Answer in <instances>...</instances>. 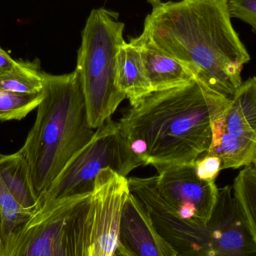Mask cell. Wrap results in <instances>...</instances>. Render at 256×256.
Segmentation results:
<instances>
[{
	"label": "cell",
	"mask_w": 256,
	"mask_h": 256,
	"mask_svg": "<svg viewBox=\"0 0 256 256\" xmlns=\"http://www.w3.org/2000/svg\"><path fill=\"white\" fill-rule=\"evenodd\" d=\"M44 70L38 58L16 60L10 70L0 74V90L18 94H37L43 92Z\"/></svg>",
	"instance_id": "obj_14"
},
{
	"label": "cell",
	"mask_w": 256,
	"mask_h": 256,
	"mask_svg": "<svg viewBox=\"0 0 256 256\" xmlns=\"http://www.w3.org/2000/svg\"><path fill=\"white\" fill-rule=\"evenodd\" d=\"M156 186L160 196L179 218L196 224H207L218 197L215 182L197 177L194 164L156 167Z\"/></svg>",
	"instance_id": "obj_9"
},
{
	"label": "cell",
	"mask_w": 256,
	"mask_h": 256,
	"mask_svg": "<svg viewBox=\"0 0 256 256\" xmlns=\"http://www.w3.org/2000/svg\"><path fill=\"white\" fill-rule=\"evenodd\" d=\"M116 85L130 106H136L154 92L140 50L131 40L126 42L118 52Z\"/></svg>",
	"instance_id": "obj_12"
},
{
	"label": "cell",
	"mask_w": 256,
	"mask_h": 256,
	"mask_svg": "<svg viewBox=\"0 0 256 256\" xmlns=\"http://www.w3.org/2000/svg\"><path fill=\"white\" fill-rule=\"evenodd\" d=\"M148 2L150 3L152 6H154L158 3L161 2V0H147Z\"/></svg>",
	"instance_id": "obj_22"
},
{
	"label": "cell",
	"mask_w": 256,
	"mask_h": 256,
	"mask_svg": "<svg viewBox=\"0 0 256 256\" xmlns=\"http://www.w3.org/2000/svg\"><path fill=\"white\" fill-rule=\"evenodd\" d=\"M228 4L232 18L250 26L256 34V0H228Z\"/></svg>",
	"instance_id": "obj_19"
},
{
	"label": "cell",
	"mask_w": 256,
	"mask_h": 256,
	"mask_svg": "<svg viewBox=\"0 0 256 256\" xmlns=\"http://www.w3.org/2000/svg\"><path fill=\"white\" fill-rule=\"evenodd\" d=\"M128 183L174 256H256V237L232 186L219 188L212 216L202 224L177 216L160 196L155 176L129 178Z\"/></svg>",
	"instance_id": "obj_4"
},
{
	"label": "cell",
	"mask_w": 256,
	"mask_h": 256,
	"mask_svg": "<svg viewBox=\"0 0 256 256\" xmlns=\"http://www.w3.org/2000/svg\"><path fill=\"white\" fill-rule=\"evenodd\" d=\"M0 177L15 200L30 212L39 208L38 198L33 189L30 168L20 150L0 156Z\"/></svg>",
	"instance_id": "obj_13"
},
{
	"label": "cell",
	"mask_w": 256,
	"mask_h": 256,
	"mask_svg": "<svg viewBox=\"0 0 256 256\" xmlns=\"http://www.w3.org/2000/svg\"><path fill=\"white\" fill-rule=\"evenodd\" d=\"M251 166L254 168V170H255L256 172V155L255 158H254V161H252V164H251Z\"/></svg>",
	"instance_id": "obj_23"
},
{
	"label": "cell",
	"mask_w": 256,
	"mask_h": 256,
	"mask_svg": "<svg viewBox=\"0 0 256 256\" xmlns=\"http://www.w3.org/2000/svg\"><path fill=\"white\" fill-rule=\"evenodd\" d=\"M43 99L32 128L20 152L39 200L74 156L96 132L88 122L78 72L54 75L44 72Z\"/></svg>",
	"instance_id": "obj_3"
},
{
	"label": "cell",
	"mask_w": 256,
	"mask_h": 256,
	"mask_svg": "<svg viewBox=\"0 0 256 256\" xmlns=\"http://www.w3.org/2000/svg\"><path fill=\"white\" fill-rule=\"evenodd\" d=\"M112 256H130L128 254L127 251L118 243V246L116 249L115 252H114Z\"/></svg>",
	"instance_id": "obj_21"
},
{
	"label": "cell",
	"mask_w": 256,
	"mask_h": 256,
	"mask_svg": "<svg viewBox=\"0 0 256 256\" xmlns=\"http://www.w3.org/2000/svg\"><path fill=\"white\" fill-rule=\"evenodd\" d=\"M32 213L15 200L3 183L0 189V255L10 236Z\"/></svg>",
	"instance_id": "obj_15"
},
{
	"label": "cell",
	"mask_w": 256,
	"mask_h": 256,
	"mask_svg": "<svg viewBox=\"0 0 256 256\" xmlns=\"http://www.w3.org/2000/svg\"><path fill=\"white\" fill-rule=\"evenodd\" d=\"M194 168L198 178L206 182H215L222 170V162L218 156L206 154L194 162Z\"/></svg>",
	"instance_id": "obj_18"
},
{
	"label": "cell",
	"mask_w": 256,
	"mask_h": 256,
	"mask_svg": "<svg viewBox=\"0 0 256 256\" xmlns=\"http://www.w3.org/2000/svg\"><path fill=\"white\" fill-rule=\"evenodd\" d=\"M228 100L196 78L152 93L130 106L118 124L144 165L194 164L210 148L212 122Z\"/></svg>",
	"instance_id": "obj_2"
},
{
	"label": "cell",
	"mask_w": 256,
	"mask_h": 256,
	"mask_svg": "<svg viewBox=\"0 0 256 256\" xmlns=\"http://www.w3.org/2000/svg\"><path fill=\"white\" fill-rule=\"evenodd\" d=\"M92 194L42 204L8 240L0 256H92Z\"/></svg>",
	"instance_id": "obj_5"
},
{
	"label": "cell",
	"mask_w": 256,
	"mask_h": 256,
	"mask_svg": "<svg viewBox=\"0 0 256 256\" xmlns=\"http://www.w3.org/2000/svg\"><path fill=\"white\" fill-rule=\"evenodd\" d=\"M16 60H14L7 51L0 46V74L10 70L16 64Z\"/></svg>",
	"instance_id": "obj_20"
},
{
	"label": "cell",
	"mask_w": 256,
	"mask_h": 256,
	"mask_svg": "<svg viewBox=\"0 0 256 256\" xmlns=\"http://www.w3.org/2000/svg\"><path fill=\"white\" fill-rule=\"evenodd\" d=\"M212 128L206 154L221 160L222 170L252 164L256 155V76L242 82Z\"/></svg>",
	"instance_id": "obj_8"
},
{
	"label": "cell",
	"mask_w": 256,
	"mask_h": 256,
	"mask_svg": "<svg viewBox=\"0 0 256 256\" xmlns=\"http://www.w3.org/2000/svg\"><path fill=\"white\" fill-rule=\"evenodd\" d=\"M138 37L184 63L209 88L230 99L250 61L236 31L228 0L158 3Z\"/></svg>",
	"instance_id": "obj_1"
},
{
	"label": "cell",
	"mask_w": 256,
	"mask_h": 256,
	"mask_svg": "<svg viewBox=\"0 0 256 256\" xmlns=\"http://www.w3.org/2000/svg\"><path fill=\"white\" fill-rule=\"evenodd\" d=\"M130 40L140 50L154 92L184 86L196 78L184 63L138 36Z\"/></svg>",
	"instance_id": "obj_11"
},
{
	"label": "cell",
	"mask_w": 256,
	"mask_h": 256,
	"mask_svg": "<svg viewBox=\"0 0 256 256\" xmlns=\"http://www.w3.org/2000/svg\"><path fill=\"white\" fill-rule=\"evenodd\" d=\"M124 24L104 8L90 12L81 33L75 70L85 98L88 122L97 130L126 98L116 85L117 60L126 43Z\"/></svg>",
	"instance_id": "obj_6"
},
{
	"label": "cell",
	"mask_w": 256,
	"mask_h": 256,
	"mask_svg": "<svg viewBox=\"0 0 256 256\" xmlns=\"http://www.w3.org/2000/svg\"><path fill=\"white\" fill-rule=\"evenodd\" d=\"M2 154H0V156H1ZM3 182L2 180L1 177H0V189H1L2 185Z\"/></svg>",
	"instance_id": "obj_24"
},
{
	"label": "cell",
	"mask_w": 256,
	"mask_h": 256,
	"mask_svg": "<svg viewBox=\"0 0 256 256\" xmlns=\"http://www.w3.org/2000/svg\"><path fill=\"white\" fill-rule=\"evenodd\" d=\"M142 164L118 122L110 118L96 130L91 140L69 161L40 197L39 208L54 200L92 194L96 178L105 168H111L127 178Z\"/></svg>",
	"instance_id": "obj_7"
},
{
	"label": "cell",
	"mask_w": 256,
	"mask_h": 256,
	"mask_svg": "<svg viewBox=\"0 0 256 256\" xmlns=\"http://www.w3.org/2000/svg\"><path fill=\"white\" fill-rule=\"evenodd\" d=\"M234 196L256 237V172L251 166H245L233 183Z\"/></svg>",
	"instance_id": "obj_16"
},
{
	"label": "cell",
	"mask_w": 256,
	"mask_h": 256,
	"mask_svg": "<svg viewBox=\"0 0 256 256\" xmlns=\"http://www.w3.org/2000/svg\"><path fill=\"white\" fill-rule=\"evenodd\" d=\"M43 96V92L37 94H18L0 90V122L24 120L37 109Z\"/></svg>",
	"instance_id": "obj_17"
},
{
	"label": "cell",
	"mask_w": 256,
	"mask_h": 256,
	"mask_svg": "<svg viewBox=\"0 0 256 256\" xmlns=\"http://www.w3.org/2000/svg\"><path fill=\"white\" fill-rule=\"evenodd\" d=\"M118 243L130 256H174L130 190L122 209Z\"/></svg>",
	"instance_id": "obj_10"
}]
</instances>
